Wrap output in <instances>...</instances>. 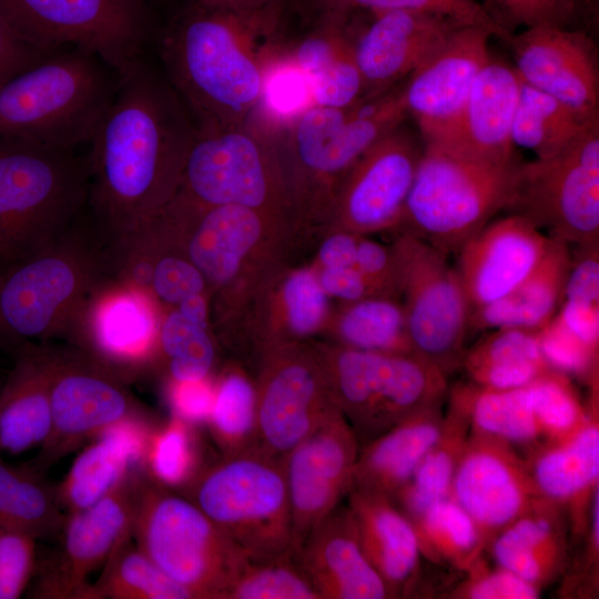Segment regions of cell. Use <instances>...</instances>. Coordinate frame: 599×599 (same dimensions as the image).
I'll use <instances>...</instances> for the list:
<instances>
[{"label": "cell", "mask_w": 599, "mask_h": 599, "mask_svg": "<svg viewBox=\"0 0 599 599\" xmlns=\"http://www.w3.org/2000/svg\"><path fill=\"white\" fill-rule=\"evenodd\" d=\"M128 385L74 347L53 348L51 428L30 464L43 473L109 426L149 417Z\"/></svg>", "instance_id": "cell-16"}, {"label": "cell", "mask_w": 599, "mask_h": 599, "mask_svg": "<svg viewBox=\"0 0 599 599\" xmlns=\"http://www.w3.org/2000/svg\"><path fill=\"white\" fill-rule=\"evenodd\" d=\"M0 13L44 53L82 49L115 73L142 58L146 27L140 0H0Z\"/></svg>", "instance_id": "cell-13"}, {"label": "cell", "mask_w": 599, "mask_h": 599, "mask_svg": "<svg viewBox=\"0 0 599 599\" xmlns=\"http://www.w3.org/2000/svg\"><path fill=\"white\" fill-rule=\"evenodd\" d=\"M226 599H322L293 554L246 560Z\"/></svg>", "instance_id": "cell-48"}, {"label": "cell", "mask_w": 599, "mask_h": 599, "mask_svg": "<svg viewBox=\"0 0 599 599\" xmlns=\"http://www.w3.org/2000/svg\"><path fill=\"white\" fill-rule=\"evenodd\" d=\"M348 21L347 14L324 10L311 31L290 41V55L305 77L316 105L345 106L362 100Z\"/></svg>", "instance_id": "cell-33"}, {"label": "cell", "mask_w": 599, "mask_h": 599, "mask_svg": "<svg viewBox=\"0 0 599 599\" xmlns=\"http://www.w3.org/2000/svg\"><path fill=\"white\" fill-rule=\"evenodd\" d=\"M132 539L194 599H226L247 560L196 505L145 473L139 486Z\"/></svg>", "instance_id": "cell-10"}, {"label": "cell", "mask_w": 599, "mask_h": 599, "mask_svg": "<svg viewBox=\"0 0 599 599\" xmlns=\"http://www.w3.org/2000/svg\"><path fill=\"white\" fill-rule=\"evenodd\" d=\"M207 424L222 457L254 450L256 386L245 374L233 369L221 376Z\"/></svg>", "instance_id": "cell-45"}, {"label": "cell", "mask_w": 599, "mask_h": 599, "mask_svg": "<svg viewBox=\"0 0 599 599\" xmlns=\"http://www.w3.org/2000/svg\"><path fill=\"white\" fill-rule=\"evenodd\" d=\"M13 367L0 390V453L41 447L51 428L53 348L28 344L12 353Z\"/></svg>", "instance_id": "cell-32"}, {"label": "cell", "mask_w": 599, "mask_h": 599, "mask_svg": "<svg viewBox=\"0 0 599 599\" xmlns=\"http://www.w3.org/2000/svg\"><path fill=\"white\" fill-rule=\"evenodd\" d=\"M565 512L556 502L539 498L489 544L496 565L540 589L550 582L567 565Z\"/></svg>", "instance_id": "cell-35"}, {"label": "cell", "mask_w": 599, "mask_h": 599, "mask_svg": "<svg viewBox=\"0 0 599 599\" xmlns=\"http://www.w3.org/2000/svg\"><path fill=\"white\" fill-rule=\"evenodd\" d=\"M549 243L548 235L518 214L488 222L457 253L456 271L471 309L512 291L537 266Z\"/></svg>", "instance_id": "cell-27"}, {"label": "cell", "mask_w": 599, "mask_h": 599, "mask_svg": "<svg viewBox=\"0 0 599 599\" xmlns=\"http://www.w3.org/2000/svg\"><path fill=\"white\" fill-rule=\"evenodd\" d=\"M471 429L512 446L544 438L528 385L511 389H488L471 383Z\"/></svg>", "instance_id": "cell-44"}, {"label": "cell", "mask_w": 599, "mask_h": 599, "mask_svg": "<svg viewBox=\"0 0 599 599\" xmlns=\"http://www.w3.org/2000/svg\"><path fill=\"white\" fill-rule=\"evenodd\" d=\"M143 473H134L92 506L65 514L55 548L37 562L30 597L84 599L90 575L132 537Z\"/></svg>", "instance_id": "cell-17"}, {"label": "cell", "mask_w": 599, "mask_h": 599, "mask_svg": "<svg viewBox=\"0 0 599 599\" xmlns=\"http://www.w3.org/2000/svg\"><path fill=\"white\" fill-rule=\"evenodd\" d=\"M576 10L575 29L595 39L599 24V0H573Z\"/></svg>", "instance_id": "cell-61"}, {"label": "cell", "mask_w": 599, "mask_h": 599, "mask_svg": "<svg viewBox=\"0 0 599 599\" xmlns=\"http://www.w3.org/2000/svg\"><path fill=\"white\" fill-rule=\"evenodd\" d=\"M65 512L55 487L31 464L13 466L0 456V529L39 538L57 537Z\"/></svg>", "instance_id": "cell-39"}, {"label": "cell", "mask_w": 599, "mask_h": 599, "mask_svg": "<svg viewBox=\"0 0 599 599\" xmlns=\"http://www.w3.org/2000/svg\"><path fill=\"white\" fill-rule=\"evenodd\" d=\"M171 201L241 205L281 219L290 204L272 124L254 113L236 126H195Z\"/></svg>", "instance_id": "cell-8"}, {"label": "cell", "mask_w": 599, "mask_h": 599, "mask_svg": "<svg viewBox=\"0 0 599 599\" xmlns=\"http://www.w3.org/2000/svg\"><path fill=\"white\" fill-rule=\"evenodd\" d=\"M312 105L314 102L307 81L287 50L271 67L255 113L272 124H278Z\"/></svg>", "instance_id": "cell-50"}, {"label": "cell", "mask_w": 599, "mask_h": 599, "mask_svg": "<svg viewBox=\"0 0 599 599\" xmlns=\"http://www.w3.org/2000/svg\"><path fill=\"white\" fill-rule=\"evenodd\" d=\"M317 277L322 288L328 296L339 298L344 303L383 295L356 267H322Z\"/></svg>", "instance_id": "cell-58"}, {"label": "cell", "mask_w": 599, "mask_h": 599, "mask_svg": "<svg viewBox=\"0 0 599 599\" xmlns=\"http://www.w3.org/2000/svg\"><path fill=\"white\" fill-rule=\"evenodd\" d=\"M404 83L345 106L314 104L272 124L290 210L328 216L351 167L408 115Z\"/></svg>", "instance_id": "cell-3"}, {"label": "cell", "mask_w": 599, "mask_h": 599, "mask_svg": "<svg viewBox=\"0 0 599 599\" xmlns=\"http://www.w3.org/2000/svg\"><path fill=\"white\" fill-rule=\"evenodd\" d=\"M282 304L288 331L305 336L318 329L327 312V294L322 288L317 273L301 268L291 273L283 283Z\"/></svg>", "instance_id": "cell-53"}, {"label": "cell", "mask_w": 599, "mask_h": 599, "mask_svg": "<svg viewBox=\"0 0 599 599\" xmlns=\"http://www.w3.org/2000/svg\"><path fill=\"white\" fill-rule=\"evenodd\" d=\"M359 444L342 412L325 419L282 459L292 519V554L347 496Z\"/></svg>", "instance_id": "cell-20"}, {"label": "cell", "mask_w": 599, "mask_h": 599, "mask_svg": "<svg viewBox=\"0 0 599 599\" xmlns=\"http://www.w3.org/2000/svg\"><path fill=\"white\" fill-rule=\"evenodd\" d=\"M336 407L317 351L274 347L256 386L254 450L282 460Z\"/></svg>", "instance_id": "cell-18"}, {"label": "cell", "mask_w": 599, "mask_h": 599, "mask_svg": "<svg viewBox=\"0 0 599 599\" xmlns=\"http://www.w3.org/2000/svg\"><path fill=\"white\" fill-rule=\"evenodd\" d=\"M400 270V296L414 352L447 376L460 369L471 306L447 255L408 234L392 245Z\"/></svg>", "instance_id": "cell-14"}, {"label": "cell", "mask_w": 599, "mask_h": 599, "mask_svg": "<svg viewBox=\"0 0 599 599\" xmlns=\"http://www.w3.org/2000/svg\"><path fill=\"white\" fill-rule=\"evenodd\" d=\"M587 422L564 440L547 443L527 461L541 497L562 507L575 540L585 537L593 494L599 489L598 397Z\"/></svg>", "instance_id": "cell-29"}, {"label": "cell", "mask_w": 599, "mask_h": 599, "mask_svg": "<svg viewBox=\"0 0 599 599\" xmlns=\"http://www.w3.org/2000/svg\"><path fill=\"white\" fill-rule=\"evenodd\" d=\"M33 536L0 529V599H17L29 587L37 568Z\"/></svg>", "instance_id": "cell-56"}, {"label": "cell", "mask_w": 599, "mask_h": 599, "mask_svg": "<svg viewBox=\"0 0 599 599\" xmlns=\"http://www.w3.org/2000/svg\"><path fill=\"white\" fill-rule=\"evenodd\" d=\"M164 210L179 230L185 255L207 287L217 290L235 281L267 227L277 221L241 205L190 207L169 202Z\"/></svg>", "instance_id": "cell-26"}, {"label": "cell", "mask_w": 599, "mask_h": 599, "mask_svg": "<svg viewBox=\"0 0 599 599\" xmlns=\"http://www.w3.org/2000/svg\"><path fill=\"white\" fill-rule=\"evenodd\" d=\"M247 560L292 554V519L282 460L257 451L203 466L182 489Z\"/></svg>", "instance_id": "cell-9"}, {"label": "cell", "mask_w": 599, "mask_h": 599, "mask_svg": "<svg viewBox=\"0 0 599 599\" xmlns=\"http://www.w3.org/2000/svg\"><path fill=\"white\" fill-rule=\"evenodd\" d=\"M534 408L547 443L566 439L589 418L591 404L585 408L568 375L549 369L528 384Z\"/></svg>", "instance_id": "cell-49"}, {"label": "cell", "mask_w": 599, "mask_h": 599, "mask_svg": "<svg viewBox=\"0 0 599 599\" xmlns=\"http://www.w3.org/2000/svg\"><path fill=\"white\" fill-rule=\"evenodd\" d=\"M538 335L541 352L552 369L595 380L598 375V348L572 335L555 317Z\"/></svg>", "instance_id": "cell-54"}, {"label": "cell", "mask_w": 599, "mask_h": 599, "mask_svg": "<svg viewBox=\"0 0 599 599\" xmlns=\"http://www.w3.org/2000/svg\"><path fill=\"white\" fill-rule=\"evenodd\" d=\"M100 238V237H99ZM71 226L41 250L0 270V347L14 352L64 336L98 281L106 244Z\"/></svg>", "instance_id": "cell-5"}, {"label": "cell", "mask_w": 599, "mask_h": 599, "mask_svg": "<svg viewBox=\"0 0 599 599\" xmlns=\"http://www.w3.org/2000/svg\"><path fill=\"white\" fill-rule=\"evenodd\" d=\"M88 194V160L75 151L0 138V270L73 226Z\"/></svg>", "instance_id": "cell-6"}, {"label": "cell", "mask_w": 599, "mask_h": 599, "mask_svg": "<svg viewBox=\"0 0 599 599\" xmlns=\"http://www.w3.org/2000/svg\"><path fill=\"white\" fill-rule=\"evenodd\" d=\"M506 211L567 244L597 243L599 121L558 154L521 162Z\"/></svg>", "instance_id": "cell-12"}, {"label": "cell", "mask_w": 599, "mask_h": 599, "mask_svg": "<svg viewBox=\"0 0 599 599\" xmlns=\"http://www.w3.org/2000/svg\"><path fill=\"white\" fill-rule=\"evenodd\" d=\"M101 59L65 48L0 84V138L63 151L89 144L116 87Z\"/></svg>", "instance_id": "cell-4"}, {"label": "cell", "mask_w": 599, "mask_h": 599, "mask_svg": "<svg viewBox=\"0 0 599 599\" xmlns=\"http://www.w3.org/2000/svg\"><path fill=\"white\" fill-rule=\"evenodd\" d=\"M460 24L422 10L396 9L373 13L354 35L362 79V100L376 98L410 75Z\"/></svg>", "instance_id": "cell-23"}, {"label": "cell", "mask_w": 599, "mask_h": 599, "mask_svg": "<svg viewBox=\"0 0 599 599\" xmlns=\"http://www.w3.org/2000/svg\"><path fill=\"white\" fill-rule=\"evenodd\" d=\"M194 425L172 416L154 427L143 461V471L153 481L171 489H184L201 470Z\"/></svg>", "instance_id": "cell-47"}, {"label": "cell", "mask_w": 599, "mask_h": 599, "mask_svg": "<svg viewBox=\"0 0 599 599\" xmlns=\"http://www.w3.org/2000/svg\"><path fill=\"white\" fill-rule=\"evenodd\" d=\"M521 80L564 102L587 119H599V59L588 33L532 27L506 42Z\"/></svg>", "instance_id": "cell-22"}, {"label": "cell", "mask_w": 599, "mask_h": 599, "mask_svg": "<svg viewBox=\"0 0 599 599\" xmlns=\"http://www.w3.org/2000/svg\"><path fill=\"white\" fill-rule=\"evenodd\" d=\"M48 54L20 38L0 13V84Z\"/></svg>", "instance_id": "cell-59"}, {"label": "cell", "mask_w": 599, "mask_h": 599, "mask_svg": "<svg viewBox=\"0 0 599 599\" xmlns=\"http://www.w3.org/2000/svg\"><path fill=\"white\" fill-rule=\"evenodd\" d=\"M467 578L448 592L454 599H537L540 588L497 566L489 569L479 558Z\"/></svg>", "instance_id": "cell-55"}, {"label": "cell", "mask_w": 599, "mask_h": 599, "mask_svg": "<svg viewBox=\"0 0 599 599\" xmlns=\"http://www.w3.org/2000/svg\"><path fill=\"white\" fill-rule=\"evenodd\" d=\"M571 265L569 244L551 238L530 274L501 298L471 309L470 332L522 328L539 332L560 308Z\"/></svg>", "instance_id": "cell-36"}, {"label": "cell", "mask_w": 599, "mask_h": 599, "mask_svg": "<svg viewBox=\"0 0 599 599\" xmlns=\"http://www.w3.org/2000/svg\"><path fill=\"white\" fill-rule=\"evenodd\" d=\"M362 234L335 230L321 245L318 260L322 267L355 266L358 237Z\"/></svg>", "instance_id": "cell-60"}, {"label": "cell", "mask_w": 599, "mask_h": 599, "mask_svg": "<svg viewBox=\"0 0 599 599\" xmlns=\"http://www.w3.org/2000/svg\"><path fill=\"white\" fill-rule=\"evenodd\" d=\"M488 548L495 536L541 498L527 461L502 439L471 429L450 486Z\"/></svg>", "instance_id": "cell-21"}, {"label": "cell", "mask_w": 599, "mask_h": 599, "mask_svg": "<svg viewBox=\"0 0 599 599\" xmlns=\"http://www.w3.org/2000/svg\"><path fill=\"white\" fill-rule=\"evenodd\" d=\"M347 499L367 559L392 598L406 597L415 588L422 557L410 521L387 496L351 488Z\"/></svg>", "instance_id": "cell-31"}, {"label": "cell", "mask_w": 599, "mask_h": 599, "mask_svg": "<svg viewBox=\"0 0 599 599\" xmlns=\"http://www.w3.org/2000/svg\"><path fill=\"white\" fill-rule=\"evenodd\" d=\"M424 152L404 122L377 140L347 172L328 219L335 230L366 234L396 229Z\"/></svg>", "instance_id": "cell-19"}, {"label": "cell", "mask_w": 599, "mask_h": 599, "mask_svg": "<svg viewBox=\"0 0 599 599\" xmlns=\"http://www.w3.org/2000/svg\"><path fill=\"white\" fill-rule=\"evenodd\" d=\"M215 397V384L206 377L197 380L167 379L166 398L172 416L196 425L207 423Z\"/></svg>", "instance_id": "cell-57"}, {"label": "cell", "mask_w": 599, "mask_h": 599, "mask_svg": "<svg viewBox=\"0 0 599 599\" xmlns=\"http://www.w3.org/2000/svg\"><path fill=\"white\" fill-rule=\"evenodd\" d=\"M163 313L150 292L106 273L88 293L64 336L129 384L158 367Z\"/></svg>", "instance_id": "cell-15"}, {"label": "cell", "mask_w": 599, "mask_h": 599, "mask_svg": "<svg viewBox=\"0 0 599 599\" xmlns=\"http://www.w3.org/2000/svg\"><path fill=\"white\" fill-rule=\"evenodd\" d=\"M490 30L478 24L459 26L404 83L408 114L420 138L450 122L460 111L475 79L490 59Z\"/></svg>", "instance_id": "cell-25"}, {"label": "cell", "mask_w": 599, "mask_h": 599, "mask_svg": "<svg viewBox=\"0 0 599 599\" xmlns=\"http://www.w3.org/2000/svg\"><path fill=\"white\" fill-rule=\"evenodd\" d=\"M520 87L515 67L490 57L458 114L422 138L423 144L477 161L504 163L518 159L511 124Z\"/></svg>", "instance_id": "cell-24"}, {"label": "cell", "mask_w": 599, "mask_h": 599, "mask_svg": "<svg viewBox=\"0 0 599 599\" xmlns=\"http://www.w3.org/2000/svg\"><path fill=\"white\" fill-rule=\"evenodd\" d=\"M215 348L207 325L183 315L176 307L163 313L160 328V356L171 380H197L209 377Z\"/></svg>", "instance_id": "cell-46"}, {"label": "cell", "mask_w": 599, "mask_h": 599, "mask_svg": "<svg viewBox=\"0 0 599 599\" xmlns=\"http://www.w3.org/2000/svg\"><path fill=\"white\" fill-rule=\"evenodd\" d=\"M154 427L150 417L128 418L97 435L55 486L61 509L67 514L90 507L143 470Z\"/></svg>", "instance_id": "cell-30"}, {"label": "cell", "mask_w": 599, "mask_h": 599, "mask_svg": "<svg viewBox=\"0 0 599 599\" xmlns=\"http://www.w3.org/2000/svg\"><path fill=\"white\" fill-rule=\"evenodd\" d=\"M468 380L488 389L528 385L551 369L537 331L498 328L465 349L461 366Z\"/></svg>", "instance_id": "cell-38"}, {"label": "cell", "mask_w": 599, "mask_h": 599, "mask_svg": "<svg viewBox=\"0 0 599 599\" xmlns=\"http://www.w3.org/2000/svg\"><path fill=\"white\" fill-rule=\"evenodd\" d=\"M408 520L420 555L434 564L466 572L486 550L475 522L450 497L432 504Z\"/></svg>", "instance_id": "cell-41"}, {"label": "cell", "mask_w": 599, "mask_h": 599, "mask_svg": "<svg viewBox=\"0 0 599 599\" xmlns=\"http://www.w3.org/2000/svg\"><path fill=\"white\" fill-rule=\"evenodd\" d=\"M481 4L504 34L505 43L520 28L575 29L573 0H485Z\"/></svg>", "instance_id": "cell-51"}, {"label": "cell", "mask_w": 599, "mask_h": 599, "mask_svg": "<svg viewBox=\"0 0 599 599\" xmlns=\"http://www.w3.org/2000/svg\"><path fill=\"white\" fill-rule=\"evenodd\" d=\"M439 436L423 458L410 481L393 498L409 519L432 504L448 498L458 460L471 433V384L449 388Z\"/></svg>", "instance_id": "cell-37"}, {"label": "cell", "mask_w": 599, "mask_h": 599, "mask_svg": "<svg viewBox=\"0 0 599 599\" xmlns=\"http://www.w3.org/2000/svg\"><path fill=\"white\" fill-rule=\"evenodd\" d=\"M324 10L349 16L358 10L372 13L396 9L422 10L438 13L460 24H479L491 31L494 38L504 34L477 0H319Z\"/></svg>", "instance_id": "cell-52"}, {"label": "cell", "mask_w": 599, "mask_h": 599, "mask_svg": "<svg viewBox=\"0 0 599 599\" xmlns=\"http://www.w3.org/2000/svg\"><path fill=\"white\" fill-rule=\"evenodd\" d=\"M587 119L555 97L524 82L512 118L511 142L549 159L572 143L590 124Z\"/></svg>", "instance_id": "cell-40"}, {"label": "cell", "mask_w": 599, "mask_h": 599, "mask_svg": "<svg viewBox=\"0 0 599 599\" xmlns=\"http://www.w3.org/2000/svg\"><path fill=\"white\" fill-rule=\"evenodd\" d=\"M194 132L176 91L143 58L116 73L87 159L88 202L105 243L139 229L172 200Z\"/></svg>", "instance_id": "cell-1"}, {"label": "cell", "mask_w": 599, "mask_h": 599, "mask_svg": "<svg viewBox=\"0 0 599 599\" xmlns=\"http://www.w3.org/2000/svg\"><path fill=\"white\" fill-rule=\"evenodd\" d=\"M291 0H192L161 41L167 80L195 126L230 128L257 110L266 75L288 50Z\"/></svg>", "instance_id": "cell-2"}, {"label": "cell", "mask_w": 599, "mask_h": 599, "mask_svg": "<svg viewBox=\"0 0 599 599\" xmlns=\"http://www.w3.org/2000/svg\"><path fill=\"white\" fill-rule=\"evenodd\" d=\"M339 345L380 353H415L399 297L375 295L344 304L335 321Z\"/></svg>", "instance_id": "cell-42"}, {"label": "cell", "mask_w": 599, "mask_h": 599, "mask_svg": "<svg viewBox=\"0 0 599 599\" xmlns=\"http://www.w3.org/2000/svg\"><path fill=\"white\" fill-rule=\"evenodd\" d=\"M336 407L359 447L412 414L446 403L448 376L416 353H380L342 345L316 349Z\"/></svg>", "instance_id": "cell-11"}, {"label": "cell", "mask_w": 599, "mask_h": 599, "mask_svg": "<svg viewBox=\"0 0 599 599\" xmlns=\"http://www.w3.org/2000/svg\"><path fill=\"white\" fill-rule=\"evenodd\" d=\"M445 403L425 407L362 445L352 488L393 498L437 440Z\"/></svg>", "instance_id": "cell-34"}, {"label": "cell", "mask_w": 599, "mask_h": 599, "mask_svg": "<svg viewBox=\"0 0 599 599\" xmlns=\"http://www.w3.org/2000/svg\"><path fill=\"white\" fill-rule=\"evenodd\" d=\"M522 161L467 159L424 145L416 175L395 230L457 254L512 196Z\"/></svg>", "instance_id": "cell-7"}, {"label": "cell", "mask_w": 599, "mask_h": 599, "mask_svg": "<svg viewBox=\"0 0 599 599\" xmlns=\"http://www.w3.org/2000/svg\"><path fill=\"white\" fill-rule=\"evenodd\" d=\"M293 557L322 599L392 598L361 546L347 506L324 518Z\"/></svg>", "instance_id": "cell-28"}, {"label": "cell", "mask_w": 599, "mask_h": 599, "mask_svg": "<svg viewBox=\"0 0 599 599\" xmlns=\"http://www.w3.org/2000/svg\"><path fill=\"white\" fill-rule=\"evenodd\" d=\"M84 599H194L169 578L135 544L122 541L90 583Z\"/></svg>", "instance_id": "cell-43"}]
</instances>
